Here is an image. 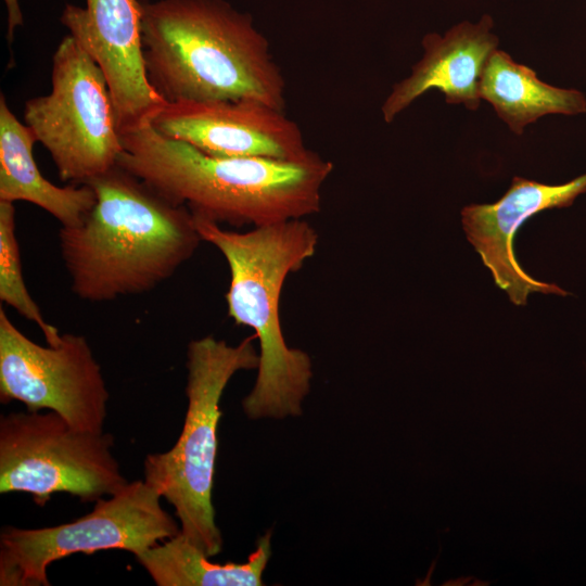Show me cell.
I'll use <instances>...</instances> for the list:
<instances>
[{
	"instance_id": "obj_14",
	"label": "cell",
	"mask_w": 586,
	"mask_h": 586,
	"mask_svg": "<svg viewBox=\"0 0 586 586\" xmlns=\"http://www.w3.org/2000/svg\"><path fill=\"white\" fill-rule=\"evenodd\" d=\"M37 139L11 112L0 94V201H26L42 208L62 227L80 225L97 195L89 184L58 187L46 179L34 158Z\"/></svg>"
},
{
	"instance_id": "obj_5",
	"label": "cell",
	"mask_w": 586,
	"mask_h": 586,
	"mask_svg": "<svg viewBox=\"0 0 586 586\" xmlns=\"http://www.w3.org/2000/svg\"><path fill=\"white\" fill-rule=\"evenodd\" d=\"M254 339L233 346L207 335L189 343L182 431L169 450L150 454L143 462V480L174 507L180 533L211 558L222 548L212 501L219 403L238 371L257 369Z\"/></svg>"
},
{
	"instance_id": "obj_12",
	"label": "cell",
	"mask_w": 586,
	"mask_h": 586,
	"mask_svg": "<svg viewBox=\"0 0 586 586\" xmlns=\"http://www.w3.org/2000/svg\"><path fill=\"white\" fill-rule=\"evenodd\" d=\"M586 192V174L563 184H545L513 177L507 192L493 204H471L461 209L462 227L498 288L510 301L522 306L533 292L566 295L553 283L532 278L518 263L513 252L515 232L533 215L550 208L572 205Z\"/></svg>"
},
{
	"instance_id": "obj_4",
	"label": "cell",
	"mask_w": 586,
	"mask_h": 586,
	"mask_svg": "<svg viewBox=\"0 0 586 586\" xmlns=\"http://www.w3.org/2000/svg\"><path fill=\"white\" fill-rule=\"evenodd\" d=\"M193 217L202 240L214 245L228 264L229 317L235 324L253 329L258 340L256 381L242 400L245 415L250 419L301 416L310 390L313 365L306 352L288 346L279 304L288 276L315 255L317 231L304 219L237 232Z\"/></svg>"
},
{
	"instance_id": "obj_13",
	"label": "cell",
	"mask_w": 586,
	"mask_h": 586,
	"mask_svg": "<svg viewBox=\"0 0 586 586\" xmlns=\"http://www.w3.org/2000/svg\"><path fill=\"white\" fill-rule=\"evenodd\" d=\"M493 27V17L484 14L477 23L456 24L444 36L425 35L423 56L412 66L408 77L393 86L382 104L385 123L393 122L431 89L443 92L449 104L462 103L469 110H477L482 100L481 77L487 59L499 42Z\"/></svg>"
},
{
	"instance_id": "obj_6",
	"label": "cell",
	"mask_w": 586,
	"mask_h": 586,
	"mask_svg": "<svg viewBox=\"0 0 586 586\" xmlns=\"http://www.w3.org/2000/svg\"><path fill=\"white\" fill-rule=\"evenodd\" d=\"M52 64V89L24 105V120L50 153L62 181L85 184L117 165L123 152L103 72L69 34Z\"/></svg>"
},
{
	"instance_id": "obj_18",
	"label": "cell",
	"mask_w": 586,
	"mask_h": 586,
	"mask_svg": "<svg viewBox=\"0 0 586 586\" xmlns=\"http://www.w3.org/2000/svg\"><path fill=\"white\" fill-rule=\"evenodd\" d=\"M8 11L7 40L11 43L14 39V31L17 26L23 25V14L18 0H3Z\"/></svg>"
},
{
	"instance_id": "obj_3",
	"label": "cell",
	"mask_w": 586,
	"mask_h": 586,
	"mask_svg": "<svg viewBox=\"0 0 586 586\" xmlns=\"http://www.w3.org/2000/svg\"><path fill=\"white\" fill-rule=\"evenodd\" d=\"M140 2L146 76L167 103L252 100L284 111V77L249 14L224 0Z\"/></svg>"
},
{
	"instance_id": "obj_8",
	"label": "cell",
	"mask_w": 586,
	"mask_h": 586,
	"mask_svg": "<svg viewBox=\"0 0 586 586\" xmlns=\"http://www.w3.org/2000/svg\"><path fill=\"white\" fill-rule=\"evenodd\" d=\"M144 480L128 482L86 515L55 526H5L0 534V585L49 586L48 566L74 553L122 549L136 557L180 532Z\"/></svg>"
},
{
	"instance_id": "obj_9",
	"label": "cell",
	"mask_w": 586,
	"mask_h": 586,
	"mask_svg": "<svg viewBox=\"0 0 586 586\" xmlns=\"http://www.w3.org/2000/svg\"><path fill=\"white\" fill-rule=\"evenodd\" d=\"M109 391L84 335L65 333L46 346L27 337L0 308V400L48 409L81 431L103 432Z\"/></svg>"
},
{
	"instance_id": "obj_16",
	"label": "cell",
	"mask_w": 586,
	"mask_h": 586,
	"mask_svg": "<svg viewBox=\"0 0 586 586\" xmlns=\"http://www.w3.org/2000/svg\"><path fill=\"white\" fill-rule=\"evenodd\" d=\"M270 537V531L259 537L244 563L212 562L180 532L136 558L158 586H260L271 553Z\"/></svg>"
},
{
	"instance_id": "obj_1",
	"label": "cell",
	"mask_w": 586,
	"mask_h": 586,
	"mask_svg": "<svg viewBox=\"0 0 586 586\" xmlns=\"http://www.w3.org/2000/svg\"><path fill=\"white\" fill-rule=\"evenodd\" d=\"M120 141L118 166L194 216L234 227L319 213L333 170L317 153L302 161L211 155L161 135L150 123L120 133Z\"/></svg>"
},
{
	"instance_id": "obj_17",
	"label": "cell",
	"mask_w": 586,
	"mask_h": 586,
	"mask_svg": "<svg viewBox=\"0 0 586 586\" xmlns=\"http://www.w3.org/2000/svg\"><path fill=\"white\" fill-rule=\"evenodd\" d=\"M0 300L37 324L47 344L60 339L58 328L46 321L25 285L15 231V207L5 201H0Z\"/></svg>"
},
{
	"instance_id": "obj_2",
	"label": "cell",
	"mask_w": 586,
	"mask_h": 586,
	"mask_svg": "<svg viewBox=\"0 0 586 586\" xmlns=\"http://www.w3.org/2000/svg\"><path fill=\"white\" fill-rule=\"evenodd\" d=\"M97 202L59 242L71 289L80 300L111 302L155 289L203 241L193 214L116 165L87 182Z\"/></svg>"
},
{
	"instance_id": "obj_11",
	"label": "cell",
	"mask_w": 586,
	"mask_h": 586,
	"mask_svg": "<svg viewBox=\"0 0 586 586\" xmlns=\"http://www.w3.org/2000/svg\"><path fill=\"white\" fill-rule=\"evenodd\" d=\"M140 0L67 3L61 23L104 74L119 135L150 123L167 103L151 86L141 40Z\"/></svg>"
},
{
	"instance_id": "obj_15",
	"label": "cell",
	"mask_w": 586,
	"mask_h": 586,
	"mask_svg": "<svg viewBox=\"0 0 586 586\" xmlns=\"http://www.w3.org/2000/svg\"><path fill=\"white\" fill-rule=\"evenodd\" d=\"M480 94L518 136L523 133L527 125L545 115H578L586 112L583 92L540 80L531 67L517 63L499 49L487 59Z\"/></svg>"
},
{
	"instance_id": "obj_10",
	"label": "cell",
	"mask_w": 586,
	"mask_h": 586,
	"mask_svg": "<svg viewBox=\"0 0 586 586\" xmlns=\"http://www.w3.org/2000/svg\"><path fill=\"white\" fill-rule=\"evenodd\" d=\"M150 124L161 135L215 156L302 161L316 153L284 111L252 100L170 102Z\"/></svg>"
},
{
	"instance_id": "obj_7",
	"label": "cell",
	"mask_w": 586,
	"mask_h": 586,
	"mask_svg": "<svg viewBox=\"0 0 586 586\" xmlns=\"http://www.w3.org/2000/svg\"><path fill=\"white\" fill-rule=\"evenodd\" d=\"M113 446L112 434L75 429L51 410L1 416L0 492L30 494L39 506L55 493L112 496L128 484Z\"/></svg>"
}]
</instances>
